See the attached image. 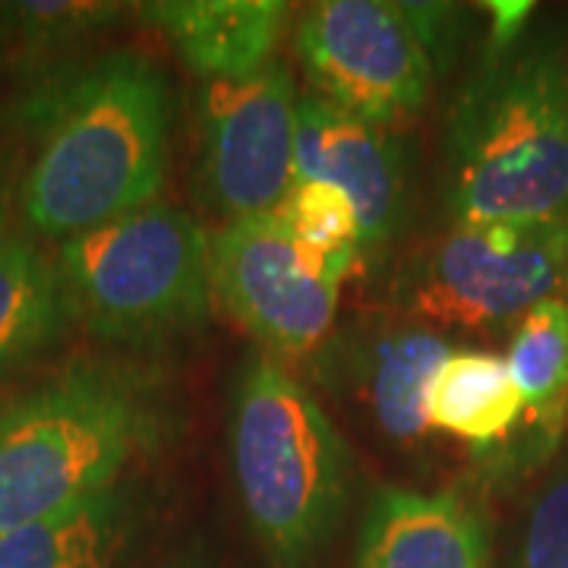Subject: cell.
<instances>
[{"label":"cell","instance_id":"obj_12","mask_svg":"<svg viewBox=\"0 0 568 568\" xmlns=\"http://www.w3.org/2000/svg\"><path fill=\"white\" fill-rule=\"evenodd\" d=\"M140 10L209 82L265 70L287 20V3L275 0H162Z\"/></svg>","mask_w":568,"mask_h":568},{"label":"cell","instance_id":"obj_6","mask_svg":"<svg viewBox=\"0 0 568 568\" xmlns=\"http://www.w3.org/2000/svg\"><path fill=\"white\" fill-rule=\"evenodd\" d=\"M568 291V219L452 224L410 284L426 320L465 328L518 323Z\"/></svg>","mask_w":568,"mask_h":568},{"label":"cell","instance_id":"obj_7","mask_svg":"<svg viewBox=\"0 0 568 568\" xmlns=\"http://www.w3.org/2000/svg\"><path fill=\"white\" fill-rule=\"evenodd\" d=\"M297 51L316 95L376 126L410 118L426 102L436 70L405 3L386 0L310 7Z\"/></svg>","mask_w":568,"mask_h":568},{"label":"cell","instance_id":"obj_2","mask_svg":"<svg viewBox=\"0 0 568 568\" xmlns=\"http://www.w3.org/2000/svg\"><path fill=\"white\" fill-rule=\"evenodd\" d=\"M455 224L568 219V61L556 48L503 54L448 121Z\"/></svg>","mask_w":568,"mask_h":568},{"label":"cell","instance_id":"obj_10","mask_svg":"<svg viewBox=\"0 0 568 568\" xmlns=\"http://www.w3.org/2000/svg\"><path fill=\"white\" fill-rule=\"evenodd\" d=\"M294 178L342 190L357 209L361 246L388 244L405 200V168L386 130L310 92L297 104Z\"/></svg>","mask_w":568,"mask_h":568},{"label":"cell","instance_id":"obj_8","mask_svg":"<svg viewBox=\"0 0 568 568\" xmlns=\"http://www.w3.org/2000/svg\"><path fill=\"white\" fill-rule=\"evenodd\" d=\"M297 89L268 63L244 80H212L203 95V178L231 222L272 215L294 186Z\"/></svg>","mask_w":568,"mask_h":568},{"label":"cell","instance_id":"obj_20","mask_svg":"<svg viewBox=\"0 0 568 568\" xmlns=\"http://www.w3.org/2000/svg\"><path fill=\"white\" fill-rule=\"evenodd\" d=\"M515 568H568V465L537 493Z\"/></svg>","mask_w":568,"mask_h":568},{"label":"cell","instance_id":"obj_22","mask_svg":"<svg viewBox=\"0 0 568 568\" xmlns=\"http://www.w3.org/2000/svg\"><path fill=\"white\" fill-rule=\"evenodd\" d=\"M171 568H193V566H183V562H178V566H171Z\"/></svg>","mask_w":568,"mask_h":568},{"label":"cell","instance_id":"obj_13","mask_svg":"<svg viewBox=\"0 0 568 568\" xmlns=\"http://www.w3.org/2000/svg\"><path fill=\"white\" fill-rule=\"evenodd\" d=\"M133 508L111 487L36 525L0 534V568H118Z\"/></svg>","mask_w":568,"mask_h":568},{"label":"cell","instance_id":"obj_1","mask_svg":"<svg viewBox=\"0 0 568 568\" xmlns=\"http://www.w3.org/2000/svg\"><path fill=\"white\" fill-rule=\"evenodd\" d=\"M171 114V85L136 51H111L48 82L26 108L39 140L20 186L22 222L67 241L155 203Z\"/></svg>","mask_w":568,"mask_h":568},{"label":"cell","instance_id":"obj_4","mask_svg":"<svg viewBox=\"0 0 568 568\" xmlns=\"http://www.w3.org/2000/svg\"><path fill=\"white\" fill-rule=\"evenodd\" d=\"M162 436V410L136 379L80 366L0 410V534L114 487Z\"/></svg>","mask_w":568,"mask_h":568},{"label":"cell","instance_id":"obj_5","mask_svg":"<svg viewBox=\"0 0 568 568\" xmlns=\"http://www.w3.org/2000/svg\"><path fill=\"white\" fill-rule=\"evenodd\" d=\"M54 268L67 320L118 345L190 332L212 306L209 237L174 205H142L67 237Z\"/></svg>","mask_w":568,"mask_h":568},{"label":"cell","instance_id":"obj_3","mask_svg":"<svg viewBox=\"0 0 568 568\" xmlns=\"http://www.w3.org/2000/svg\"><path fill=\"white\" fill-rule=\"evenodd\" d=\"M231 458L268 566H313L345 518L351 455L313 392L265 351L234 386Z\"/></svg>","mask_w":568,"mask_h":568},{"label":"cell","instance_id":"obj_11","mask_svg":"<svg viewBox=\"0 0 568 568\" xmlns=\"http://www.w3.org/2000/svg\"><path fill=\"white\" fill-rule=\"evenodd\" d=\"M354 568H489L487 521L458 493L376 489Z\"/></svg>","mask_w":568,"mask_h":568},{"label":"cell","instance_id":"obj_21","mask_svg":"<svg viewBox=\"0 0 568 568\" xmlns=\"http://www.w3.org/2000/svg\"><path fill=\"white\" fill-rule=\"evenodd\" d=\"M487 10H489V44H493V54H496V58H503V54L511 51L515 39L525 32L534 3H525V0H518V3H511V0H493V3H487Z\"/></svg>","mask_w":568,"mask_h":568},{"label":"cell","instance_id":"obj_19","mask_svg":"<svg viewBox=\"0 0 568 568\" xmlns=\"http://www.w3.org/2000/svg\"><path fill=\"white\" fill-rule=\"evenodd\" d=\"M0 10L3 20L13 26L17 39L39 51L92 36L123 17L121 3H95V0H26V3H7Z\"/></svg>","mask_w":568,"mask_h":568},{"label":"cell","instance_id":"obj_17","mask_svg":"<svg viewBox=\"0 0 568 568\" xmlns=\"http://www.w3.org/2000/svg\"><path fill=\"white\" fill-rule=\"evenodd\" d=\"M452 347L429 328H405L379 342L369 364V405L388 439L410 446L429 429L426 398Z\"/></svg>","mask_w":568,"mask_h":568},{"label":"cell","instance_id":"obj_18","mask_svg":"<svg viewBox=\"0 0 568 568\" xmlns=\"http://www.w3.org/2000/svg\"><path fill=\"white\" fill-rule=\"evenodd\" d=\"M272 219L320 282L342 284L364 256L357 209L332 183L294 181Z\"/></svg>","mask_w":568,"mask_h":568},{"label":"cell","instance_id":"obj_9","mask_svg":"<svg viewBox=\"0 0 568 568\" xmlns=\"http://www.w3.org/2000/svg\"><path fill=\"white\" fill-rule=\"evenodd\" d=\"M212 297L265 354L304 357L338 313V284L320 282L272 215L231 222L209 241Z\"/></svg>","mask_w":568,"mask_h":568},{"label":"cell","instance_id":"obj_14","mask_svg":"<svg viewBox=\"0 0 568 568\" xmlns=\"http://www.w3.org/2000/svg\"><path fill=\"white\" fill-rule=\"evenodd\" d=\"M521 414L525 405L508 364L487 351H452L426 398L429 426L474 446L503 443Z\"/></svg>","mask_w":568,"mask_h":568},{"label":"cell","instance_id":"obj_15","mask_svg":"<svg viewBox=\"0 0 568 568\" xmlns=\"http://www.w3.org/2000/svg\"><path fill=\"white\" fill-rule=\"evenodd\" d=\"M67 325L61 278L39 246L0 234V373L39 357Z\"/></svg>","mask_w":568,"mask_h":568},{"label":"cell","instance_id":"obj_16","mask_svg":"<svg viewBox=\"0 0 568 568\" xmlns=\"http://www.w3.org/2000/svg\"><path fill=\"white\" fill-rule=\"evenodd\" d=\"M506 364L525 420L556 439L568 417V297L530 306L515 325Z\"/></svg>","mask_w":568,"mask_h":568}]
</instances>
